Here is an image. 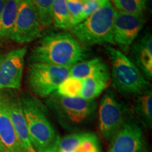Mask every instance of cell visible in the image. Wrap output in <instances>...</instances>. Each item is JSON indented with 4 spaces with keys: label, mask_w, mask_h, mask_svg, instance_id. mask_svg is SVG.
<instances>
[{
    "label": "cell",
    "mask_w": 152,
    "mask_h": 152,
    "mask_svg": "<svg viewBox=\"0 0 152 152\" xmlns=\"http://www.w3.org/2000/svg\"><path fill=\"white\" fill-rule=\"evenodd\" d=\"M109 0H85L84 1V6L82 11L81 16L80 17V23L90 16L91 14L95 12L97 9L107 2Z\"/></svg>",
    "instance_id": "cell-26"
},
{
    "label": "cell",
    "mask_w": 152,
    "mask_h": 152,
    "mask_svg": "<svg viewBox=\"0 0 152 152\" xmlns=\"http://www.w3.org/2000/svg\"><path fill=\"white\" fill-rule=\"evenodd\" d=\"M130 59L139 68L147 80L152 79V35L151 31L145 33L134 40L130 49Z\"/></svg>",
    "instance_id": "cell-13"
},
{
    "label": "cell",
    "mask_w": 152,
    "mask_h": 152,
    "mask_svg": "<svg viewBox=\"0 0 152 152\" xmlns=\"http://www.w3.org/2000/svg\"><path fill=\"white\" fill-rule=\"evenodd\" d=\"M118 11L134 15H143L147 9V0H112Z\"/></svg>",
    "instance_id": "cell-22"
},
{
    "label": "cell",
    "mask_w": 152,
    "mask_h": 152,
    "mask_svg": "<svg viewBox=\"0 0 152 152\" xmlns=\"http://www.w3.org/2000/svg\"><path fill=\"white\" fill-rule=\"evenodd\" d=\"M116 10L109 1L83 21L71 27L72 35L83 47L111 44Z\"/></svg>",
    "instance_id": "cell-3"
},
{
    "label": "cell",
    "mask_w": 152,
    "mask_h": 152,
    "mask_svg": "<svg viewBox=\"0 0 152 152\" xmlns=\"http://www.w3.org/2000/svg\"><path fill=\"white\" fill-rule=\"evenodd\" d=\"M72 66L33 63L28 68V84L31 90L39 97L47 98L69 76Z\"/></svg>",
    "instance_id": "cell-6"
},
{
    "label": "cell",
    "mask_w": 152,
    "mask_h": 152,
    "mask_svg": "<svg viewBox=\"0 0 152 152\" xmlns=\"http://www.w3.org/2000/svg\"><path fill=\"white\" fill-rule=\"evenodd\" d=\"M26 53V47L15 49L0 61V91L20 88Z\"/></svg>",
    "instance_id": "cell-11"
},
{
    "label": "cell",
    "mask_w": 152,
    "mask_h": 152,
    "mask_svg": "<svg viewBox=\"0 0 152 152\" xmlns=\"http://www.w3.org/2000/svg\"><path fill=\"white\" fill-rule=\"evenodd\" d=\"M106 50L111 62L112 83L116 90L130 95H139L149 90V81L128 57L111 46H106Z\"/></svg>",
    "instance_id": "cell-5"
},
{
    "label": "cell",
    "mask_w": 152,
    "mask_h": 152,
    "mask_svg": "<svg viewBox=\"0 0 152 152\" xmlns=\"http://www.w3.org/2000/svg\"><path fill=\"white\" fill-rule=\"evenodd\" d=\"M30 142L35 152H56L60 137L47 116V109L28 94L20 96Z\"/></svg>",
    "instance_id": "cell-2"
},
{
    "label": "cell",
    "mask_w": 152,
    "mask_h": 152,
    "mask_svg": "<svg viewBox=\"0 0 152 152\" xmlns=\"http://www.w3.org/2000/svg\"><path fill=\"white\" fill-rule=\"evenodd\" d=\"M134 113L141 124L148 129L152 126V92L151 89L137 95Z\"/></svg>",
    "instance_id": "cell-17"
},
{
    "label": "cell",
    "mask_w": 152,
    "mask_h": 152,
    "mask_svg": "<svg viewBox=\"0 0 152 152\" xmlns=\"http://www.w3.org/2000/svg\"><path fill=\"white\" fill-rule=\"evenodd\" d=\"M111 77L104 76L87 77L84 79L80 97L87 100H95L107 88Z\"/></svg>",
    "instance_id": "cell-18"
},
{
    "label": "cell",
    "mask_w": 152,
    "mask_h": 152,
    "mask_svg": "<svg viewBox=\"0 0 152 152\" xmlns=\"http://www.w3.org/2000/svg\"><path fill=\"white\" fill-rule=\"evenodd\" d=\"M0 152H6V150L2 145V144H1V141H0Z\"/></svg>",
    "instance_id": "cell-28"
},
{
    "label": "cell",
    "mask_w": 152,
    "mask_h": 152,
    "mask_svg": "<svg viewBox=\"0 0 152 152\" xmlns=\"http://www.w3.org/2000/svg\"><path fill=\"white\" fill-rule=\"evenodd\" d=\"M83 1H85V0H83Z\"/></svg>",
    "instance_id": "cell-31"
},
{
    "label": "cell",
    "mask_w": 152,
    "mask_h": 152,
    "mask_svg": "<svg viewBox=\"0 0 152 152\" xmlns=\"http://www.w3.org/2000/svg\"><path fill=\"white\" fill-rule=\"evenodd\" d=\"M111 1H112V0H111Z\"/></svg>",
    "instance_id": "cell-32"
},
{
    "label": "cell",
    "mask_w": 152,
    "mask_h": 152,
    "mask_svg": "<svg viewBox=\"0 0 152 152\" xmlns=\"http://www.w3.org/2000/svg\"><path fill=\"white\" fill-rule=\"evenodd\" d=\"M72 27L78 24L84 6L83 0H66Z\"/></svg>",
    "instance_id": "cell-24"
},
{
    "label": "cell",
    "mask_w": 152,
    "mask_h": 152,
    "mask_svg": "<svg viewBox=\"0 0 152 152\" xmlns=\"http://www.w3.org/2000/svg\"><path fill=\"white\" fill-rule=\"evenodd\" d=\"M69 76L80 79L96 76L111 77V73L107 64L97 57L75 64L70 70Z\"/></svg>",
    "instance_id": "cell-14"
},
{
    "label": "cell",
    "mask_w": 152,
    "mask_h": 152,
    "mask_svg": "<svg viewBox=\"0 0 152 152\" xmlns=\"http://www.w3.org/2000/svg\"><path fill=\"white\" fill-rule=\"evenodd\" d=\"M145 22L143 15L130 14L116 11L113 28L114 45H118L125 53H128Z\"/></svg>",
    "instance_id": "cell-9"
},
{
    "label": "cell",
    "mask_w": 152,
    "mask_h": 152,
    "mask_svg": "<svg viewBox=\"0 0 152 152\" xmlns=\"http://www.w3.org/2000/svg\"><path fill=\"white\" fill-rule=\"evenodd\" d=\"M143 147L141 128L134 121H127L112 140L107 152H138Z\"/></svg>",
    "instance_id": "cell-12"
},
{
    "label": "cell",
    "mask_w": 152,
    "mask_h": 152,
    "mask_svg": "<svg viewBox=\"0 0 152 152\" xmlns=\"http://www.w3.org/2000/svg\"><path fill=\"white\" fill-rule=\"evenodd\" d=\"M6 1L7 0H0V18H1V14H2V11L4 9V7Z\"/></svg>",
    "instance_id": "cell-27"
},
{
    "label": "cell",
    "mask_w": 152,
    "mask_h": 152,
    "mask_svg": "<svg viewBox=\"0 0 152 152\" xmlns=\"http://www.w3.org/2000/svg\"><path fill=\"white\" fill-rule=\"evenodd\" d=\"M90 53L69 33L47 34L32 49L29 62L44 63L58 66H72L85 61Z\"/></svg>",
    "instance_id": "cell-1"
},
{
    "label": "cell",
    "mask_w": 152,
    "mask_h": 152,
    "mask_svg": "<svg viewBox=\"0 0 152 152\" xmlns=\"http://www.w3.org/2000/svg\"><path fill=\"white\" fill-rule=\"evenodd\" d=\"M127 121L124 104L117 99L113 91L108 90L99 106V129L101 134L107 141L111 142Z\"/></svg>",
    "instance_id": "cell-7"
},
{
    "label": "cell",
    "mask_w": 152,
    "mask_h": 152,
    "mask_svg": "<svg viewBox=\"0 0 152 152\" xmlns=\"http://www.w3.org/2000/svg\"><path fill=\"white\" fill-rule=\"evenodd\" d=\"M0 141L4 147L6 152H24L14 125L9 118L4 106L0 99Z\"/></svg>",
    "instance_id": "cell-15"
},
{
    "label": "cell",
    "mask_w": 152,
    "mask_h": 152,
    "mask_svg": "<svg viewBox=\"0 0 152 152\" xmlns=\"http://www.w3.org/2000/svg\"><path fill=\"white\" fill-rule=\"evenodd\" d=\"M52 23L58 29L70 30L72 27L66 0H54L52 4Z\"/></svg>",
    "instance_id": "cell-19"
},
{
    "label": "cell",
    "mask_w": 152,
    "mask_h": 152,
    "mask_svg": "<svg viewBox=\"0 0 152 152\" xmlns=\"http://www.w3.org/2000/svg\"><path fill=\"white\" fill-rule=\"evenodd\" d=\"M0 99L9 114L23 151L35 152L30 140L20 96L8 90H2L0 91Z\"/></svg>",
    "instance_id": "cell-10"
},
{
    "label": "cell",
    "mask_w": 152,
    "mask_h": 152,
    "mask_svg": "<svg viewBox=\"0 0 152 152\" xmlns=\"http://www.w3.org/2000/svg\"><path fill=\"white\" fill-rule=\"evenodd\" d=\"M138 152H147V150H146L145 148L143 147L141 150H140V151H139Z\"/></svg>",
    "instance_id": "cell-30"
},
{
    "label": "cell",
    "mask_w": 152,
    "mask_h": 152,
    "mask_svg": "<svg viewBox=\"0 0 152 152\" xmlns=\"http://www.w3.org/2000/svg\"><path fill=\"white\" fill-rule=\"evenodd\" d=\"M45 103L58 123L68 129L87 124L93 118L97 109V102L95 100L67 97L61 96L56 92L49 95Z\"/></svg>",
    "instance_id": "cell-4"
},
{
    "label": "cell",
    "mask_w": 152,
    "mask_h": 152,
    "mask_svg": "<svg viewBox=\"0 0 152 152\" xmlns=\"http://www.w3.org/2000/svg\"><path fill=\"white\" fill-rule=\"evenodd\" d=\"M42 37V26L31 0H23L15 20L11 39L18 43L31 42Z\"/></svg>",
    "instance_id": "cell-8"
},
{
    "label": "cell",
    "mask_w": 152,
    "mask_h": 152,
    "mask_svg": "<svg viewBox=\"0 0 152 152\" xmlns=\"http://www.w3.org/2000/svg\"><path fill=\"white\" fill-rule=\"evenodd\" d=\"M35 7L42 27L52 23V4L54 0H31Z\"/></svg>",
    "instance_id": "cell-23"
},
{
    "label": "cell",
    "mask_w": 152,
    "mask_h": 152,
    "mask_svg": "<svg viewBox=\"0 0 152 152\" xmlns=\"http://www.w3.org/2000/svg\"><path fill=\"white\" fill-rule=\"evenodd\" d=\"M90 132L74 133L60 138L56 152H74L82 142L92 134Z\"/></svg>",
    "instance_id": "cell-21"
},
{
    "label": "cell",
    "mask_w": 152,
    "mask_h": 152,
    "mask_svg": "<svg viewBox=\"0 0 152 152\" xmlns=\"http://www.w3.org/2000/svg\"><path fill=\"white\" fill-rule=\"evenodd\" d=\"M6 56V54H0V61L3 59V58Z\"/></svg>",
    "instance_id": "cell-29"
},
{
    "label": "cell",
    "mask_w": 152,
    "mask_h": 152,
    "mask_svg": "<svg viewBox=\"0 0 152 152\" xmlns=\"http://www.w3.org/2000/svg\"><path fill=\"white\" fill-rule=\"evenodd\" d=\"M74 152H101L97 136L94 133L78 146Z\"/></svg>",
    "instance_id": "cell-25"
},
{
    "label": "cell",
    "mask_w": 152,
    "mask_h": 152,
    "mask_svg": "<svg viewBox=\"0 0 152 152\" xmlns=\"http://www.w3.org/2000/svg\"><path fill=\"white\" fill-rule=\"evenodd\" d=\"M84 79L68 76L55 91L61 96L67 97H80Z\"/></svg>",
    "instance_id": "cell-20"
},
{
    "label": "cell",
    "mask_w": 152,
    "mask_h": 152,
    "mask_svg": "<svg viewBox=\"0 0 152 152\" xmlns=\"http://www.w3.org/2000/svg\"><path fill=\"white\" fill-rule=\"evenodd\" d=\"M23 0H7L0 18V37L11 39L15 20Z\"/></svg>",
    "instance_id": "cell-16"
}]
</instances>
